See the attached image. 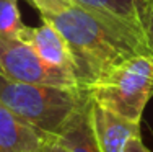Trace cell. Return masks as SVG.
Instances as JSON below:
<instances>
[{
    "label": "cell",
    "instance_id": "cell-5",
    "mask_svg": "<svg viewBox=\"0 0 153 152\" xmlns=\"http://www.w3.org/2000/svg\"><path fill=\"white\" fill-rule=\"evenodd\" d=\"M90 115H91L93 134L100 152H124L130 139L140 136L138 121L122 118L93 101Z\"/></svg>",
    "mask_w": 153,
    "mask_h": 152
},
{
    "label": "cell",
    "instance_id": "cell-6",
    "mask_svg": "<svg viewBox=\"0 0 153 152\" xmlns=\"http://www.w3.org/2000/svg\"><path fill=\"white\" fill-rule=\"evenodd\" d=\"M41 21L42 23L39 26L34 28L26 26L21 39L34 49V52L47 66L68 72L74 77V64H72V56H70V49L67 46V41L49 21L46 20Z\"/></svg>",
    "mask_w": 153,
    "mask_h": 152
},
{
    "label": "cell",
    "instance_id": "cell-11",
    "mask_svg": "<svg viewBox=\"0 0 153 152\" xmlns=\"http://www.w3.org/2000/svg\"><path fill=\"white\" fill-rule=\"evenodd\" d=\"M30 3L39 10L41 15H51V13H60L72 5V0H28Z\"/></svg>",
    "mask_w": 153,
    "mask_h": 152
},
{
    "label": "cell",
    "instance_id": "cell-9",
    "mask_svg": "<svg viewBox=\"0 0 153 152\" xmlns=\"http://www.w3.org/2000/svg\"><path fill=\"white\" fill-rule=\"evenodd\" d=\"M90 108L91 100L86 93L78 108L72 113V116L67 119L62 131L59 133L62 142L67 147V152H100L91 128Z\"/></svg>",
    "mask_w": 153,
    "mask_h": 152
},
{
    "label": "cell",
    "instance_id": "cell-4",
    "mask_svg": "<svg viewBox=\"0 0 153 152\" xmlns=\"http://www.w3.org/2000/svg\"><path fill=\"white\" fill-rule=\"evenodd\" d=\"M0 72L18 82L80 88L68 72L47 66L28 43L13 36L0 34Z\"/></svg>",
    "mask_w": 153,
    "mask_h": 152
},
{
    "label": "cell",
    "instance_id": "cell-10",
    "mask_svg": "<svg viewBox=\"0 0 153 152\" xmlns=\"http://www.w3.org/2000/svg\"><path fill=\"white\" fill-rule=\"evenodd\" d=\"M25 30L26 25L21 21L18 0H0V34L21 39Z\"/></svg>",
    "mask_w": 153,
    "mask_h": 152
},
{
    "label": "cell",
    "instance_id": "cell-13",
    "mask_svg": "<svg viewBox=\"0 0 153 152\" xmlns=\"http://www.w3.org/2000/svg\"><path fill=\"white\" fill-rule=\"evenodd\" d=\"M145 38H147L148 48L153 52V0H148V12H147V25H145Z\"/></svg>",
    "mask_w": 153,
    "mask_h": 152
},
{
    "label": "cell",
    "instance_id": "cell-1",
    "mask_svg": "<svg viewBox=\"0 0 153 152\" xmlns=\"http://www.w3.org/2000/svg\"><path fill=\"white\" fill-rule=\"evenodd\" d=\"M41 20L49 21L67 41L80 88H86L130 57L153 54L142 33L76 3L60 13L41 15Z\"/></svg>",
    "mask_w": 153,
    "mask_h": 152
},
{
    "label": "cell",
    "instance_id": "cell-8",
    "mask_svg": "<svg viewBox=\"0 0 153 152\" xmlns=\"http://www.w3.org/2000/svg\"><path fill=\"white\" fill-rule=\"evenodd\" d=\"M72 2L100 15L122 21L145 36L148 0H72Z\"/></svg>",
    "mask_w": 153,
    "mask_h": 152
},
{
    "label": "cell",
    "instance_id": "cell-3",
    "mask_svg": "<svg viewBox=\"0 0 153 152\" xmlns=\"http://www.w3.org/2000/svg\"><path fill=\"white\" fill-rule=\"evenodd\" d=\"M83 90L93 103L140 123L145 106L153 97V54L124 61Z\"/></svg>",
    "mask_w": 153,
    "mask_h": 152
},
{
    "label": "cell",
    "instance_id": "cell-2",
    "mask_svg": "<svg viewBox=\"0 0 153 152\" xmlns=\"http://www.w3.org/2000/svg\"><path fill=\"white\" fill-rule=\"evenodd\" d=\"M85 95L83 88L18 82L0 72V103L46 134H59Z\"/></svg>",
    "mask_w": 153,
    "mask_h": 152
},
{
    "label": "cell",
    "instance_id": "cell-12",
    "mask_svg": "<svg viewBox=\"0 0 153 152\" xmlns=\"http://www.w3.org/2000/svg\"><path fill=\"white\" fill-rule=\"evenodd\" d=\"M34 152H67V147L59 134H49Z\"/></svg>",
    "mask_w": 153,
    "mask_h": 152
},
{
    "label": "cell",
    "instance_id": "cell-14",
    "mask_svg": "<svg viewBox=\"0 0 153 152\" xmlns=\"http://www.w3.org/2000/svg\"><path fill=\"white\" fill-rule=\"evenodd\" d=\"M124 152H152V151L143 144L142 137H140V136H137V137H134V139H130V141H129V144L126 146Z\"/></svg>",
    "mask_w": 153,
    "mask_h": 152
},
{
    "label": "cell",
    "instance_id": "cell-7",
    "mask_svg": "<svg viewBox=\"0 0 153 152\" xmlns=\"http://www.w3.org/2000/svg\"><path fill=\"white\" fill-rule=\"evenodd\" d=\"M47 136L0 103V152H34Z\"/></svg>",
    "mask_w": 153,
    "mask_h": 152
}]
</instances>
